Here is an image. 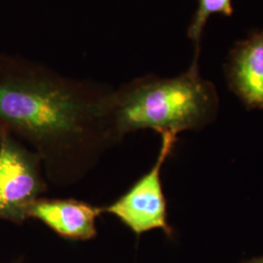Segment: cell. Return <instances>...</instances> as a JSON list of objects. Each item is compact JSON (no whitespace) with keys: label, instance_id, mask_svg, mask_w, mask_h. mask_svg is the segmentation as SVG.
<instances>
[{"label":"cell","instance_id":"obj_1","mask_svg":"<svg viewBox=\"0 0 263 263\" xmlns=\"http://www.w3.org/2000/svg\"><path fill=\"white\" fill-rule=\"evenodd\" d=\"M113 91L0 52V130L37 153L56 186L82 180L121 141L113 128Z\"/></svg>","mask_w":263,"mask_h":263},{"label":"cell","instance_id":"obj_2","mask_svg":"<svg viewBox=\"0 0 263 263\" xmlns=\"http://www.w3.org/2000/svg\"><path fill=\"white\" fill-rule=\"evenodd\" d=\"M200 56L193 54L187 69L179 76L148 74L114 88L111 118L120 141L144 129L178 136L216 118L218 96L215 85L200 73Z\"/></svg>","mask_w":263,"mask_h":263},{"label":"cell","instance_id":"obj_3","mask_svg":"<svg viewBox=\"0 0 263 263\" xmlns=\"http://www.w3.org/2000/svg\"><path fill=\"white\" fill-rule=\"evenodd\" d=\"M48 191L40 156L10 133L0 130V220L21 226Z\"/></svg>","mask_w":263,"mask_h":263},{"label":"cell","instance_id":"obj_4","mask_svg":"<svg viewBox=\"0 0 263 263\" xmlns=\"http://www.w3.org/2000/svg\"><path fill=\"white\" fill-rule=\"evenodd\" d=\"M162 144L156 163L148 173L110 205L103 208V213L117 217L136 235L153 229H161L168 236L173 229L168 223L167 202L161 182V169L177 142L174 134L161 135Z\"/></svg>","mask_w":263,"mask_h":263},{"label":"cell","instance_id":"obj_5","mask_svg":"<svg viewBox=\"0 0 263 263\" xmlns=\"http://www.w3.org/2000/svg\"><path fill=\"white\" fill-rule=\"evenodd\" d=\"M223 70L228 88L242 104L263 110V27L236 41Z\"/></svg>","mask_w":263,"mask_h":263},{"label":"cell","instance_id":"obj_6","mask_svg":"<svg viewBox=\"0 0 263 263\" xmlns=\"http://www.w3.org/2000/svg\"><path fill=\"white\" fill-rule=\"evenodd\" d=\"M103 208L74 199L39 198L29 211V218L41 221L58 235L76 241L97 236L96 220Z\"/></svg>","mask_w":263,"mask_h":263},{"label":"cell","instance_id":"obj_7","mask_svg":"<svg viewBox=\"0 0 263 263\" xmlns=\"http://www.w3.org/2000/svg\"><path fill=\"white\" fill-rule=\"evenodd\" d=\"M214 15L232 17L234 15L233 0H197L196 9L186 30V36L194 48L193 53L201 54L203 35Z\"/></svg>","mask_w":263,"mask_h":263},{"label":"cell","instance_id":"obj_8","mask_svg":"<svg viewBox=\"0 0 263 263\" xmlns=\"http://www.w3.org/2000/svg\"><path fill=\"white\" fill-rule=\"evenodd\" d=\"M246 263H263V257H259V258H254L253 260H250Z\"/></svg>","mask_w":263,"mask_h":263}]
</instances>
